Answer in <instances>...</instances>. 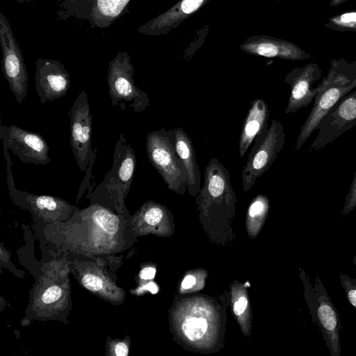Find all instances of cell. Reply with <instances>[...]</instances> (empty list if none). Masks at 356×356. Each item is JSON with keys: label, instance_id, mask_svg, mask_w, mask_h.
<instances>
[{"label": "cell", "instance_id": "obj_16", "mask_svg": "<svg viewBox=\"0 0 356 356\" xmlns=\"http://www.w3.org/2000/svg\"><path fill=\"white\" fill-rule=\"evenodd\" d=\"M207 322L204 318H189L183 323L182 330L185 335L191 341L201 339L207 330Z\"/></svg>", "mask_w": 356, "mask_h": 356}, {"label": "cell", "instance_id": "obj_17", "mask_svg": "<svg viewBox=\"0 0 356 356\" xmlns=\"http://www.w3.org/2000/svg\"><path fill=\"white\" fill-rule=\"evenodd\" d=\"M31 200L35 207L40 211H55L59 207H63L62 200L49 195H31Z\"/></svg>", "mask_w": 356, "mask_h": 356}, {"label": "cell", "instance_id": "obj_3", "mask_svg": "<svg viewBox=\"0 0 356 356\" xmlns=\"http://www.w3.org/2000/svg\"><path fill=\"white\" fill-rule=\"evenodd\" d=\"M285 140L284 127L277 119L272 120L270 124L255 138L242 169L241 184L244 191L251 188L270 168L284 147Z\"/></svg>", "mask_w": 356, "mask_h": 356}, {"label": "cell", "instance_id": "obj_4", "mask_svg": "<svg viewBox=\"0 0 356 356\" xmlns=\"http://www.w3.org/2000/svg\"><path fill=\"white\" fill-rule=\"evenodd\" d=\"M134 66L127 52H119L109 63L107 74L108 94L113 106L127 104L135 113L150 106L147 92L135 85Z\"/></svg>", "mask_w": 356, "mask_h": 356}, {"label": "cell", "instance_id": "obj_24", "mask_svg": "<svg viewBox=\"0 0 356 356\" xmlns=\"http://www.w3.org/2000/svg\"><path fill=\"white\" fill-rule=\"evenodd\" d=\"M203 0H183L181 8L186 14H190L196 10L202 3Z\"/></svg>", "mask_w": 356, "mask_h": 356}, {"label": "cell", "instance_id": "obj_11", "mask_svg": "<svg viewBox=\"0 0 356 356\" xmlns=\"http://www.w3.org/2000/svg\"><path fill=\"white\" fill-rule=\"evenodd\" d=\"M320 76V71L315 65L294 70L287 75L284 81L290 86V95L285 114L296 113L312 103L320 90L319 85L314 88L312 85Z\"/></svg>", "mask_w": 356, "mask_h": 356}, {"label": "cell", "instance_id": "obj_9", "mask_svg": "<svg viewBox=\"0 0 356 356\" xmlns=\"http://www.w3.org/2000/svg\"><path fill=\"white\" fill-rule=\"evenodd\" d=\"M3 146L11 149L20 161L26 163L46 165L51 161L49 147L38 133L24 130L16 125H1Z\"/></svg>", "mask_w": 356, "mask_h": 356}, {"label": "cell", "instance_id": "obj_23", "mask_svg": "<svg viewBox=\"0 0 356 356\" xmlns=\"http://www.w3.org/2000/svg\"><path fill=\"white\" fill-rule=\"evenodd\" d=\"M256 51L258 54L266 57H274L279 53L277 47L270 43L260 44L257 47Z\"/></svg>", "mask_w": 356, "mask_h": 356}, {"label": "cell", "instance_id": "obj_31", "mask_svg": "<svg viewBox=\"0 0 356 356\" xmlns=\"http://www.w3.org/2000/svg\"><path fill=\"white\" fill-rule=\"evenodd\" d=\"M353 264L355 265V266L356 267V255L354 256L353 259Z\"/></svg>", "mask_w": 356, "mask_h": 356}, {"label": "cell", "instance_id": "obj_1", "mask_svg": "<svg viewBox=\"0 0 356 356\" xmlns=\"http://www.w3.org/2000/svg\"><path fill=\"white\" fill-rule=\"evenodd\" d=\"M304 295L313 323L319 329L331 356L341 355V323L339 314L319 275L314 282L301 270Z\"/></svg>", "mask_w": 356, "mask_h": 356}, {"label": "cell", "instance_id": "obj_7", "mask_svg": "<svg viewBox=\"0 0 356 356\" xmlns=\"http://www.w3.org/2000/svg\"><path fill=\"white\" fill-rule=\"evenodd\" d=\"M70 144L76 164L86 171L92 164L95 151L91 148L92 115L88 96L83 90L75 99L70 111Z\"/></svg>", "mask_w": 356, "mask_h": 356}, {"label": "cell", "instance_id": "obj_8", "mask_svg": "<svg viewBox=\"0 0 356 356\" xmlns=\"http://www.w3.org/2000/svg\"><path fill=\"white\" fill-rule=\"evenodd\" d=\"M356 125V90L350 91L325 115L311 149L320 150Z\"/></svg>", "mask_w": 356, "mask_h": 356}, {"label": "cell", "instance_id": "obj_14", "mask_svg": "<svg viewBox=\"0 0 356 356\" xmlns=\"http://www.w3.org/2000/svg\"><path fill=\"white\" fill-rule=\"evenodd\" d=\"M175 131L176 150L186 171L187 191L195 195L200 189L201 173L193 143L183 128L176 127Z\"/></svg>", "mask_w": 356, "mask_h": 356}, {"label": "cell", "instance_id": "obj_27", "mask_svg": "<svg viewBox=\"0 0 356 356\" xmlns=\"http://www.w3.org/2000/svg\"><path fill=\"white\" fill-rule=\"evenodd\" d=\"M156 269L152 267H146L143 268L140 273V277L143 280H151L155 276Z\"/></svg>", "mask_w": 356, "mask_h": 356}, {"label": "cell", "instance_id": "obj_30", "mask_svg": "<svg viewBox=\"0 0 356 356\" xmlns=\"http://www.w3.org/2000/svg\"><path fill=\"white\" fill-rule=\"evenodd\" d=\"M144 288L146 290L149 291L152 293H156L158 291L157 286L153 282L148 283L144 286Z\"/></svg>", "mask_w": 356, "mask_h": 356}, {"label": "cell", "instance_id": "obj_19", "mask_svg": "<svg viewBox=\"0 0 356 356\" xmlns=\"http://www.w3.org/2000/svg\"><path fill=\"white\" fill-rule=\"evenodd\" d=\"M356 208V170L350 189L345 198L341 216H346Z\"/></svg>", "mask_w": 356, "mask_h": 356}, {"label": "cell", "instance_id": "obj_28", "mask_svg": "<svg viewBox=\"0 0 356 356\" xmlns=\"http://www.w3.org/2000/svg\"><path fill=\"white\" fill-rule=\"evenodd\" d=\"M115 353L118 356H127L128 348L124 343H118L115 347Z\"/></svg>", "mask_w": 356, "mask_h": 356}, {"label": "cell", "instance_id": "obj_5", "mask_svg": "<svg viewBox=\"0 0 356 356\" xmlns=\"http://www.w3.org/2000/svg\"><path fill=\"white\" fill-rule=\"evenodd\" d=\"M320 90L316 95L313 107L300 128L295 148L300 149L325 116L341 97L356 88L354 81L332 70L328 76L319 84Z\"/></svg>", "mask_w": 356, "mask_h": 356}, {"label": "cell", "instance_id": "obj_10", "mask_svg": "<svg viewBox=\"0 0 356 356\" xmlns=\"http://www.w3.org/2000/svg\"><path fill=\"white\" fill-rule=\"evenodd\" d=\"M35 81L42 104L63 97L71 86L70 74L64 65L52 59L37 60Z\"/></svg>", "mask_w": 356, "mask_h": 356}, {"label": "cell", "instance_id": "obj_6", "mask_svg": "<svg viewBox=\"0 0 356 356\" xmlns=\"http://www.w3.org/2000/svg\"><path fill=\"white\" fill-rule=\"evenodd\" d=\"M0 44L3 75L15 99L22 104L28 93V72L11 26L2 13H0Z\"/></svg>", "mask_w": 356, "mask_h": 356}, {"label": "cell", "instance_id": "obj_12", "mask_svg": "<svg viewBox=\"0 0 356 356\" xmlns=\"http://www.w3.org/2000/svg\"><path fill=\"white\" fill-rule=\"evenodd\" d=\"M123 135H120L117 142L112 169L104 179L108 184H119L127 192L133 182L136 165V159L134 149L126 143Z\"/></svg>", "mask_w": 356, "mask_h": 356}, {"label": "cell", "instance_id": "obj_15", "mask_svg": "<svg viewBox=\"0 0 356 356\" xmlns=\"http://www.w3.org/2000/svg\"><path fill=\"white\" fill-rule=\"evenodd\" d=\"M94 222L108 234L117 232L119 225L118 216L104 209H95L92 215Z\"/></svg>", "mask_w": 356, "mask_h": 356}, {"label": "cell", "instance_id": "obj_26", "mask_svg": "<svg viewBox=\"0 0 356 356\" xmlns=\"http://www.w3.org/2000/svg\"><path fill=\"white\" fill-rule=\"evenodd\" d=\"M248 305V300L245 297H241L234 305V312L236 315H241Z\"/></svg>", "mask_w": 356, "mask_h": 356}, {"label": "cell", "instance_id": "obj_13", "mask_svg": "<svg viewBox=\"0 0 356 356\" xmlns=\"http://www.w3.org/2000/svg\"><path fill=\"white\" fill-rule=\"evenodd\" d=\"M270 111L266 102L257 97L250 103L245 116L238 143V153L243 158L255 138L268 127Z\"/></svg>", "mask_w": 356, "mask_h": 356}, {"label": "cell", "instance_id": "obj_18", "mask_svg": "<svg viewBox=\"0 0 356 356\" xmlns=\"http://www.w3.org/2000/svg\"><path fill=\"white\" fill-rule=\"evenodd\" d=\"M339 280L348 302L356 309V279L340 273Z\"/></svg>", "mask_w": 356, "mask_h": 356}, {"label": "cell", "instance_id": "obj_22", "mask_svg": "<svg viewBox=\"0 0 356 356\" xmlns=\"http://www.w3.org/2000/svg\"><path fill=\"white\" fill-rule=\"evenodd\" d=\"M61 289L58 286L48 288L42 296V300L45 304H50L56 301L61 296Z\"/></svg>", "mask_w": 356, "mask_h": 356}, {"label": "cell", "instance_id": "obj_2", "mask_svg": "<svg viewBox=\"0 0 356 356\" xmlns=\"http://www.w3.org/2000/svg\"><path fill=\"white\" fill-rule=\"evenodd\" d=\"M148 159L169 189L179 193L187 190V175L175 147V129L149 132L146 137Z\"/></svg>", "mask_w": 356, "mask_h": 356}, {"label": "cell", "instance_id": "obj_20", "mask_svg": "<svg viewBox=\"0 0 356 356\" xmlns=\"http://www.w3.org/2000/svg\"><path fill=\"white\" fill-rule=\"evenodd\" d=\"M163 216V211L159 205L151 204L145 212L144 219L148 225H156L161 221Z\"/></svg>", "mask_w": 356, "mask_h": 356}, {"label": "cell", "instance_id": "obj_29", "mask_svg": "<svg viewBox=\"0 0 356 356\" xmlns=\"http://www.w3.org/2000/svg\"><path fill=\"white\" fill-rule=\"evenodd\" d=\"M195 284V278L192 275H187L181 283V287L183 289H190Z\"/></svg>", "mask_w": 356, "mask_h": 356}, {"label": "cell", "instance_id": "obj_25", "mask_svg": "<svg viewBox=\"0 0 356 356\" xmlns=\"http://www.w3.org/2000/svg\"><path fill=\"white\" fill-rule=\"evenodd\" d=\"M336 20L337 23L342 25L354 26L356 24V12L343 14L336 18Z\"/></svg>", "mask_w": 356, "mask_h": 356}, {"label": "cell", "instance_id": "obj_21", "mask_svg": "<svg viewBox=\"0 0 356 356\" xmlns=\"http://www.w3.org/2000/svg\"><path fill=\"white\" fill-rule=\"evenodd\" d=\"M83 286L88 290L97 291L103 286L101 278L92 274H86L82 279Z\"/></svg>", "mask_w": 356, "mask_h": 356}]
</instances>
